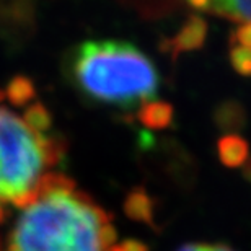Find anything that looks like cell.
Listing matches in <instances>:
<instances>
[{
	"label": "cell",
	"mask_w": 251,
	"mask_h": 251,
	"mask_svg": "<svg viewBox=\"0 0 251 251\" xmlns=\"http://www.w3.org/2000/svg\"><path fill=\"white\" fill-rule=\"evenodd\" d=\"M178 251H235L222 243H186Z\"/></svg>",
	"instance_id": "30bf717a"
},
{
	"label": "cell",
	"mask_w": 251,
	"mask_h": 251,
	"mask_svg": "<svg viewBox=\"0 0 251 251\" xmlns=\"http://www.w3.org/2000/svg\"><path fill=\"white\" fill-rule=\"evenodd\" d=\"M207 34V23L201 17H191L181 29V33L173 39L172 48L175 56L184 51H194L196 48H201L205 41Z\"/></svg>",
	"instance_id": "5b68a950"
},
{
	"label": "cell",
	"mask_w": 251,
	"mask_h": 251,
	"mask_svg": "<svg viewBox=\"0 0 251 251\" xmlns=\"http://www.w3.org/2000/svg\"><path fill=\"white\" fill-rule=\"evenodd\" d=\"M199 12L232 18L237 22H251V0H173Z\"/></svg>",
	"instance_id": "277c9868"
},
{
	"label": "cell",
	"mask_w": 251,
	"mask_h": 251,
	"mask_svg": "<svg viewBox=\"0 0 251 251\" xmlns=\"http://www.w3.org/2000/svg\"><path fill=\"white\" fill-rule=\"evenodd\" d=\"M172 114H173V109L168 103L153 101V103L147 104V106L139 113V118H140V121H142L145 126H149V127L160 129V127H165V126L170 124V121H172Z\"/></svg>",
	"instance_id": "8992f818"
},
{
	"label": "cell",
	"mask_w": 251,
	"mask_h": 251,
	"mask_svg": "<svg viewBox=\"0 0 251 251\" xmlns=\"http://www.w3.org/2000/svg\"><path fill=\"white\" fill-rule=\"evenodd\" d=\"M113 251H145V248L144 245H140L137 242H126L121 245H116Z\"/></svg>",
	"instance_id": "8fae6325"
},
{
	"label": "cell",
	"mask_w": 251,
	"mask_h": 251,
	"mask_svg": "<svg viewBox=\"0 0 251 251\" xmlns=\"http://www.w3.org/2000/svg\"><path fill=\"white\" fill-rule=\"evenodd\" d=\"M232 44L251 49V22H243L238 25L232 34Z\"/></svg>",
	"instance_id": "9c48e42d"
},
{
	"label": "cell",
	"mask_w": 251,
	"mask_h": 251,
	"mask_svg": "<svg viewBox=\"0 0 251 251\" xmlns=\"http://www.w3.org/2000/svg\"><path fill=\"white\" fill-rule=\"evenodd\" d=\"M64 144L33 83L15 78L0 88V205H23L54 173Z\"/></svg>",
	"instance_id": "7a4b0ae2"
},
{
	"label": "cell",
	"mask_w": 251,
	"mask_h": 251,
	"mask_svg": "<svg viewBox=\"0 0 251 251\" xmlns=\"http://www.w3.org/2000/svg\"><path fill=\"white\" fill-rule=\"evenodd\" d=\"M5 251H113L108 212L72 179L52 173L20 205Z\"/></svg>",
	"instance_id": "6da1fadb"
},
{
	"label": "cell",
	"mask_w": 251,
	"mask_h": 251,
	"mask_svg": "<svg viewBox=\"0 0 251 251\" xmlns=\"http://www.w3.org/2000/svg\"><path fill=\"white\" fill-rule=\"evenodd\" d=\"M230 62L238 74L251 77V49L232 44L230 48Z\"/></svg>",
	"instance_id": "ba28073f"
},
{
	"label": "cell",
	"mask_w": 251,
	"mask_h": 251,
	"mask_svg": "<svg viewBox=\"0 0 251 251\" xmlns=\"http://www.w3.org/2000/svg\"><path fill=\"white\" fill-rule=\"evenodd\" d=\"M219 149H220V158H222V162L227 165L242 163L243 160L247 158V153H248L245 140H242L240 137H235V135L224 137L220 140Z\"/></svg>",
	"instance_id": "52a82bcc"
},
{
	"label": "cell",
	"mask_w": 251,
	"mask_h": 251,
	"mask_svg": "<svg viewBox=\"0 0 251 251\" xmlns=\"http://www.w3.org/2000/svg\"><path fill=\"white\" fill-rule=\"evenodd\" d=\"M65 77L80 97L95 104L134 111L157 101L158 72L134 44L116 39L80 43L65 57Z\"/></svg>",
	"instance_id": "3957f363"
}]
</instances>
